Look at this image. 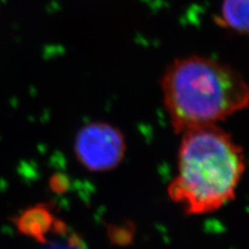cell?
<instances>
[{
    "mask_svg": "<svg viewBox=\"0 0 249 249\" xmlns=\"http://www.w3.org/2000/svg\"><path fill=\"white\" fill-rule=\"evenodd\" d=\"M222 12L227 26L249 34V0H224Z\"/></svg>",
    "mask_w": 249,
    "mask_h": 249,
    "instance_id": "obj_5",
    "label": "cell"
},
{
    "mask_svg": "<svg viewBox=\"0 0 249 249\" xmlns=\"http://www.w3.org/2000/svg\"><path fill=\"white\" fill-rule=\"evenodd\" d=\"M21 235L41 244H48L51 235L67 231V225L55 217L49 204H37L25 209L14 219Z\"/></svg>",
    "mask_w": 249,
    "mask_h": 249,
    "instance_id": "obj_4",
    "label": "cell"
},
{
    "mask_svg": "<svg viewBox=\"0 0 249 249\" xmlns=\"http://www.w3.org/2000/svg\"><path fill=\"white\" fill-rule=\"evenodd\" d=\"M66 242L62 244H53L48 249H87L81 239L74 233H68Z\"/></svg>",
    "mask_w": 249,
    "mask_h": 249,
    "instance_id": "obj_6",
    "label": "cell"
},
{
    "mask_svg": "<svg viewBox=\"0 0 249 249\" xmlns=\"http://www.w3.org/2000/svg\"><path fill=\"white\" fill-rule=\"evenodd\" d=\"M181 136L168 196L187 215L214 213L236 197L246 170L244 150L218 124L193 128Z\"/></svg>",
    "mask_w": 249,
    "mask_h": 249,
    "instance_id": "obj_1",
    "label": "cell"
},
{
    "mask_svg": "<svg viewBox=\"0 0 249 249\" xmlns=\"http://www.w3.org/2000/svg\"><path fill=\"white\" fill-rule=\"evenodd\" d=\"M126 150L123 132L105 122L85 124L75 137L76 158L92 173H104L118 167L124 158Z\"/></svg>",
    "mask_w": 249,
    "mask_h": 249,
    "instance_id": "obj_3",
    "label": "cell"
},
{
    "mask_svg": "<svg viewBox=\"0 0 249 249\" xmlns=\"http://www.w3.org/2000/svg\"><path fill=\"white\" fill-rule=\"evenodd\" d=\"M163 103L176 134L218 124L249 106V85L232 68L200 56L176 59L162 77Z\"/></svg>",
    "mask_w": 249,
    "mask_h": 249,
    "instance_id": "obj_2",
    "label": "cell"
},
{
    "mask_svg": "<svg viewBox=\"0 0 249 249\" xmlns=\"http://www.w3.org/2000/svg\"><path fill=\"white\" fill-rule=\"evenodd\" d=\"M66 186H67V184H66V178H65L64 177H62V176L58 175V176H53V177L51 178V180H50V187H51V189H52L54 192L59 193V192H61V191L66 190Z\"/></svg>",
    "mask_w": 249,
    "mask_h": 249,
    "instance_id": "obj_7",
    "label": "cell"
}]
</instances>
